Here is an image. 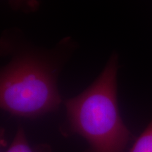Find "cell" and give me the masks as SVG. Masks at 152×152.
Instances as JSON below:
<instances>
[{
	"label": "cell",
	"mask_w": 152,
	"mask_h": 152,
	"mask_svg": "<svg viewBox=\"0 0 152 152\" xmlns=\"http://www.w3.org/2000/svg\"><path fill=\"white\" fill-rule=\"evenodd\" d=\"M117 72L113 54L96 80L65 103L68 129L87 140L91 152H124L130 140L119 113Z\"/></svg>",
	"instance_id": "cell-1"
},
{
	"label": "cell",
	"mask_w": 152,
	"mask_h": 152,
	"mask_svg": "<svg viewBox=\"0 0 152 152\" xmlns=\"http://www.w3.org/2000/svg\"><path fill=\"white\" fill-rule=\"evenodd\" d=\"M56 83L55 70L42 58L31 53L17 55L1 70V109L24 118L54 111L61 102Z\"/></svg>",
	"instance_id": "cell-2"
},
{
	"label": "cell",
	"mask_w": 152,
	"mask_h": 152,
	"mask_svg": "<svg viewBox=\"0 0 152 152\" xmlns=\"http://www.w3.org/2000/svg\"><path fill=\"white\" fill-rule=\"evenodd\" d=\"M129 152H152V121L137 139Z\"/></svg>",
	"instance_id": "cell-3"
},
{
	"label": "cell",
	"mask_w": 152,
	"mask_h": 152,
	"mask_svg": "<svg viewBox=\"0 0 152 152\" xmlns=\"http://www.w3.org/2000/svg\"><path fill=\"white\" fill-rule=\"evenodd\" d=\"M6 152H37L28 144L23 128H19L14 140Z\"/></svg>",
	"instance_id": "cell-4"
}]
</instances>
